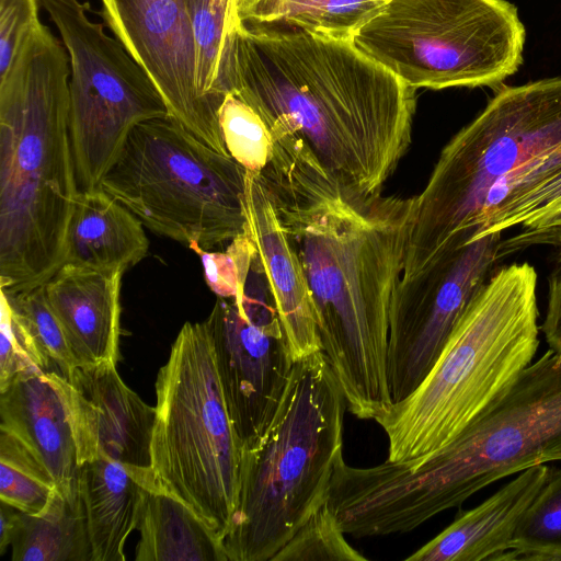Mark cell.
<instances>
[{
	"label": "cell",
	"mask_w": 561,
	"mask_h": 561,
	"mask_svg": "<svg viewBox=\"0 0 561 561\" xmlns=\"http://www.w3.org/2000/svg\"><path fill=\"white\" fill-rule=\"evenodd\" d=\"M196 48L199 94L220 104L219 75L227 35L239 21L233 0H187Z\"/></svg>",
	"instance_id": "cell-27"
},
{
	"label": "cell",
	"mask_w": 561,
	"mask_h": 561,
	"mask_svg": "<svg viewBox=\"0 0 561 561\" xmlns=\"http://www.w3.org/2000/svg\"><path fill=\"white\" fill-rule=\"evenodd\" d=\"M561 169V77L500 85L444 147L414 213L401 277L472 241L485 218Z\"/></svg>",
	"instance_id": "cell-5"
},
{
	"label": "cell",
	"mask_w": 561,
	"mask_h": 561,
	"mask_svg": "<svg viewBox=\"0 0 561 561\" xmlns=\"http://www.w3.org/2000/svg\"><path fill=\"white\" fill-rule=\"evenodd\" d=\"M1 427L21 439L46 466L56 484L78 480L77 446L69 413L54 375L30 370L0 391Z\"/></svg>",
	"instance_id": "cell-19"
},
{
	"label": "cell",
	"mask_w": 561,
	"mask_h": 561,
	"mask_svg": "<svg viewBox=\"0 0 561 561\" xmlns=\"http://www.w3.org/2000/svg\"><path fill=\"white\" fill-rule=\"evenodd\" d=\"M227 410L242 448L270 424L295 360L278 313L217 298L205 320Z\"/></svg>",
	"instance_id": "cell-14"
},
{
	"label": "cell",
	"mask_w": 561,
	"mask_h": 561,
	"mask_svg": "<svg viewBox=\"0 0 561 561\" xmlns=\"http://www.w3.org/2000/svg\"><path fill=\"white\" fill-rule=\"evenodd\" d=\"M537 280L528 262L494 271L420 386L374 419L387 436L388 461H419L449 445L534 360Z\"/></svg>",
	"instance_id": "cell-6"
},
{
	"label": "cell",
	"mask_w": 561,
	"mask_h": 561,
	"mask_svg": "<svg viewBox=\"0 0 561 561\" xmlns=\"http://www.w3.org/2000/svg\"><path fill=\"white\" fill-rule=\"evenodd\" d=\"M144 227L131 210L102 188L82 191L69 222L65 264L99 271L134 266L149 250Z\"/></svg>",
	"instance_id": "cell-21"
},
{
	"label": "cell",
	"mask_w": 561,
	"mask_h": 561,
	"mask_svg": "<svg viewBox=\"0 0 561 561\" xmlns=\"http://www.w3.org/2000/svg\"><path fill=\"white\" fill-rule=\"evenodd\" d=\"M282 0H237L236 11L239 21L254 24L273 23Z\"/></svg>",
	"instance_id": "cell-34"
},
{
	"label": "cell",
	"mask_w": 561,
	"mask_h": 561,
	"mask_svg": "<svg viewBox=\"0 0 561 561\" xmlns=\"http://www.w3.org/2000/svg\"><path fill=\"white\" fill-rule=\"evenodd\" d=\"M327 502L301 525L271 561H366L344 537Z\"/></svg>",
	"instance_id": "cell-29"
},
{
	"label": "cell",
	"mask_w": 561,
	"mask_h": 561,
	"mask_svg": "<svg viewBox=\"0 0 561 561\" xmlns=\"http://www.w3.org/2000/svg\"><path fill=\"white\" fill-rule=\"evenodd\" d=\"M137 529V561H229L224 543L180 499L149 489Z\"/></svg>",
	"instance_id": "cell-23"
},
{
	"label": "cell",
	"mask_w": 561,
	"mask_h": 561,
	"mask_svg": "<svg viewBox=\"0 0 561 561\" xmlns=\"http://www.w3.org/2000/svg\"><path fill=\"white\" fill-rule=\"evenodd\" d=\"M13 561H91L79 481L56 484L44 510L19 511L11 538Z\"/></svg>",
	"instance_id": "cell-22"
},
{
	"label": "cell",
	"mask_w": 561,
	"mask_h": 561,
	"mask_svg": "<svg viewBox=\"0 0 561 561\" xmlns=\"http://www.w3.org/2000/svg\"><path fill=\"white\" fill-rule=\"evenodd\" d=\"M344 393L322 351L295 362L262 435L241 449L229 561H271L329 496L343 456Z\"/></svg>",
	"instance_id": "cell-7"
},
{
	"label": "cell",
	"mask_w": 561,
	"mask_h": 561,
	"mask_svg": "<svg viewBox=\"0 0 561 561\" xmlns=\"http://www.w3.org/2000/svg\"><path fill=\"white\" fill-rule=\"evenodd\" d=\"M100 14L161 93L170 116L229 156L218 124L220 104L196 85V48L187 0H101ZM230 157V156H229Z\"/></svg>",
	"instance_id": "cell-13"
},
{
	"label": "cell",
	"mask_w": 561,
	"mask_h": 561,
	"mask_svg": "<svg viewBox=\"0 0 561 561\" xmlns=\"http://www.w3.org/2000/svg\"><path fill=\"white\" fill-rule=\"evenodd\" d=\"M245 231L250 234L294 360L321 351L311 291L304 267L273 202L256 174L247 171Z\"/></svg>",
	"instance_id": "cell-16"
},
{
	"label": "cell",
	"mask_w": 561,
	"mask_h": 561,
	"mask_svg": "<svg viewBox=\"0 0 561 561\" xmlns=\"http://www.w3.org/2000/svg\"><path fill=\"white\" fill-rule=\"evenodd\" d=\"M188 248L201 257L206 284L217 297L236 299L240 296L256 256L247 231L230 240L225 251H207L196 243Z\"/></svg>",
	"instance_id": "cell-30"
},
{
	"label": "cell",
	"mask_w": 561,
	"mask_h": 561,
	"mask_svg": "<svg viewBox=\"0 0 561 561\" xmlns=\"http://www.w3.org/2000/svg\"><path fill=\"white\" fill-rule=\"evenodd\" d=\"M0 512V553L3 554L5 552V549L10 546L19 510L14 508L13 506L4 502H1Z\"/></svg>",
	"instance_id": "cell-35"
},
{
	"label": "cell",
	"mask_w": 561,
	"mask_h": 561,
	"mask_svg": "<svg viewBox=\"0 0 561 561\" xmlns=\"http://www.w3.org/2000/svg\"><path fill=\"white\" fill-rule=\"evenodd\" d=\"M561 460V352L549 347L455 440L419 461L346 467L344 504L364 537L411 531L529 467Z\"/></svg>",
	"instance_id": "cell-4"
},
{
	"label": "cell",
	"mask_w": 561,
	"mask_h": 561,
	"mask_svg": "<svg viewBox=\"0 0 561 561\" xmlns=\"http://www.w3.org/2000/svg\"><path fill=\"white\" fill-rule=\"evenodd\" d=\"M151 468L222 541L237 508L241 445L218 379L206 322H186L156 379Z\"/></svg>",
	"instance_id": "cell-8"
},
{
	"label": "cell",
	"mask_w": 561,
	"mask_h": 561,
	"mask_svg": "<svg viewBox=\"0 0 561 561\" xmlns=\"http://www.w3.org/2000/svg\"><path fill=\"white\" fill-rule=\"evenodd\" d=\"M550 348L561 352V245L548 275V299L540 327Z\"/></svg>",
	"instance_id": "cell-33"
},
{
	"label": "cell",
	"mask_w": 561,
	"mask_h": 561,
	"mask_svg": "<svg viewBox=\"0 0 561 561\" xmlns=\"http://www.w3.org/2000/svg\"><path fill=\"white\" fill-rule=\"evenodd\" d=\"M0 432V501L36 514L47 505L56 482L21 439L5 430Z\"/></svg>",
	"instance_id": "cell-26"
},
{
	"label": "cell",
	"mask_w": 561,
	"mask_h": 561,
	"mask_svg": "<svg viewBox=\"0 0 561 561\" xmlns=\"http://www.w3.org/2000/svg\"><path fill=\"white\" fill-rule=\"evenodd\" d=\"M247 170L171 116L135 126L100 188L152 232L204 250L245 232Z\"/></svg>",
	"instance_id": "cell-9"
},
{
	"label": "cell",
	"mask_w": 561,
	"mask_h": 561,
	"mask_svg": "<svg viewBox=\"0 0 561 561\" xmlns=\"http://www.w3.org/2000/svg\"><path fill=\"white\" fill-rule=\"evenodd\" d=\"M233 3H234V9H236V3H237V0H233ZM236 13H237V11H236Z\"/></svg>",
	"instance_id": "cell-38"
},
{
	"label": "cell",
	"mask_w": 561,
	"mask_h": 561,
	"mask_svg": "<svg viewBox=\"0 0 561 561\" xmlns=\"http://www.w3.org/2000/svg\"><path fill=\"white\" fill-rule=\"evenodd\" d=\"M41 370L32 360L13 323L7 295L1 290L0 322V391L18 375Z\"/></svg>",
	"instance_id": "cell-32"
},
{
	"label": "cell",
	"mask_w": 561,
	"mask_h": 561,
	"mask_svg": "<svg viewBox=\"0 0 561 561\" xmlns=\"http://www.w3.org/2000/svg\"><path fill=\"white\" fill-rule=\"evenodd\" d=\"M3 293L8 297L15 329L34 364L45 373L68 379L77 363L48 304L44 285L13 295Z\"/></svg>",
	"instance_id": "cell-24"
},
{
	"label": "cell",
	"mask_w": 561,
	"mask_h": 561,
	"mask_svg": "<svg viewBox=\"0 0 561 561\" xmlns=\"http://www.w3.org/2000/svg\"><path fill=\"white\" fill-rule=\"evenodd\" d=\"M219 91L252 106L272 134H296L343 186L381 194L410 147L415 89L351 41L238 21Z\"/></svg>",
	"instance_id": "cell-2"
},
{
	"label": "cell",
	"mask_w": 561,
	"mask_h": 561,
	"mask_svg": "<svg viewBox=\"0 0 561 561\" xmlns=\"http://www.w3.org/2000/svg\"><path fill=\"white\" fill-rule=\"evenodd\" d=\"M550 467H529L478 506L460 511L407 561H505L517 527L545 483Z\"/></svg>",
	"instance_id": "cell-18"
},
{
	"label": "cell",
	"mask_w": 561,
	"mask_h": 561,
	"mask_svg": "<svg viewBox=\"0 0 561 561\" xmlns=\"http://www.w3.org/2000/svg\"><path fill=\"white\" fill-rule=\"evenodd\" d=\"M351 42L415 90L494 88L518 71L526 30L507 0H389Z\"/></svg>",
	"instance_id": "cell-10"
},
{
	"label": "cell",
	"mask_w": 561,
	"mask_h": 561,
	"mask_svg": "<svg viewBox=\"0 0 561 561\" xmlns=\"http://www.w3.org/2000/svg\"><path fill=\"white\" fill-rule=\"evenodd\" d=\"M65 399L77 446L79 468L107 457L151 468L156 408L119 377L116 362L76 365L68 379L53 374Z\"/></svg>",
	"instance_id": "cell-15"
},
{
	"label": "cell",
	"mask_w": 561,
	"mask_h": 561,
	"mask_svg": "<svg viewBox=\"0 0 561 561\" xmlns=\"http://www.w3.org/2000/svg\"><path fill=\"white\" fill-rule=\"evenodd\" d=\"M257 178L300 257L321 351L347 410L374 420L392 404L389 308L404 267L414 197L352 192L291 134L275 139L273 159Z\"/></svg>",
	"instance_id": "cell-1"
},
{
	"label": "cell",
	"mask_w": 561,
	"mask_h": 561,
	"mask_svg": "<svg viewBox=\"0 0 561 561\" xmlns=\"http://www.w3.org/2000/svg\"><path fill=\"white\" fill-rule=\"evenodd\" d=\"M503 233L486 234L419 275L398 280L390 300L387 380L392 403L424 380L470 301L503 260Z\"/></svg>",
	"instance_id": "cell-12"
},
{
	"label": "cell",
	"mask_w": 561,
	"mask_h": 561,
	"mask_svg": "<svg viewBox=\"0 0 561 561\" xmlns=\"http://www.w3.org/2000/svg\"><path fill=\"white\" fill-rule=\"evenodd\" d=\"M41 0H0V76L11 66L24 39L39 24Z\"/></svg>",
	"instance_id": "cell-31"
},
{
	"label": "cell",
	"mask_w": 561,
	"mask_h": 561,
	"mask_svg": "<svg viewBox=\"0 0 561 561\" xmlns=\"http://www.w3.org/2000/svg\"><path fill=\"white\" fill-rule=\"evenodd\" d=\"M78 481L91 561H124L126 540L139 525L147 493L158 485L152 469L99 457L80 466Z\"/></svg>",
	"instance_id": "cell-20"
},
{
	"label": "cell",
	"mask_w": 561,
	"mask_h": 561,
	"mask_svg": "<svg viewBox=\"0 0 561 561\" xmlns=\"http://www.w3.org/2000/svg\"><path fill=\"white\" fill-rule=\"evenodd\" d=\"M70 62L39 24L0 76V285H44L65 264L80 194L69 131Z\"/></svg>",
	"instance_id": "cell-3"
},
{
	"label": "cell",
	"mask_w": 561,
	"mask_h": 561,
	"mask_svg": "<svg viewBox=\"0 0 561 561\" xmlns=\"http://www.w3.org/2000/svg\"><path fill=\"white\" fill-rule=\"evenodd\" d=\"M69 56V131L79 190L90 191L115 164L138 124L170 116L145 69L102 23L89 2L41 0Z\"/></svg>",
	"instance_id": "cell-11"
},
{
	"label": "cell",
	"mask_w": 561,
	"mask_h": 561,
	"mask_svg": "<svg viewBox=\"0 0 561 561\" xmlns=\"http://www.w3.org/2000/svg\"><path fill=\"white\" fill-rule=\"evenodd\" d=\"M553 242L557 245H561V219L559 220L554 232H553Z\"/></svg>",
	"instance_id": "cell-37"
},
{
	"label": "cell",
	"mask_w": 561,
	"mask_h": 561,
	"mask_svg": "<svg viewBox=\"0 0 561 561\" xmlns=\"http://www.w3.org/2000/svg\"><path fill=\"white\" fill-rule=\"evenodd\" d=\"M125 271H99L66 263L44 284L48 304L77 365L117 362Z\"/></svg>",
	"instance_id": "cell-17"
},
{
	"label": "cell",
	"mask_w": 561,
	"mask_h": 561,
	"mask_svg": "<svg viewBox=\"0 0 561 561\" xmlns=\"http://www.w3.org/2000/svg\"><path fill=\"white\" fill-rule=\"evenodd\" d=\"M561 561V467L547 479L525 512L505 561Z\"/></svg>",
	"instance_id": "cell-25"
},
{
	"label": "cell",
	"mask_w": 561,
	"mask_h": 561,
	"mask_svg": "<svg viewBox=\"0 0 561 561\" xmlns=\"http://www.w3.org/2000/svg\"><path fill=\"white\" fill-rule=\"evenodd\" d=\"M316 1H320V0H282L280 8H279L278 13L273 23H276L277 20L286 12H289L294 9L300 8L302 5H306V4L316 2ZM273 23H270V24H273Z\"/></svg>",
	"instance_id": "cell-36"
},
{
	"label": "cell",
	"mask_w": 561,
	"mask_h": 561,
	"mask_svg": "<svg viewBox=\"0 0 561 561\" xmlns=\"http://www.w3.org/2000/svg\"><path fill=\"white\" fill-rule=\"evenodd\" d=\"M218 124L228 154L247 171L261 174L274 156V137L261 115L232 92L218 108Z\"/></svg>",
	"instance_id": "cell-28"
}]
</instances>
